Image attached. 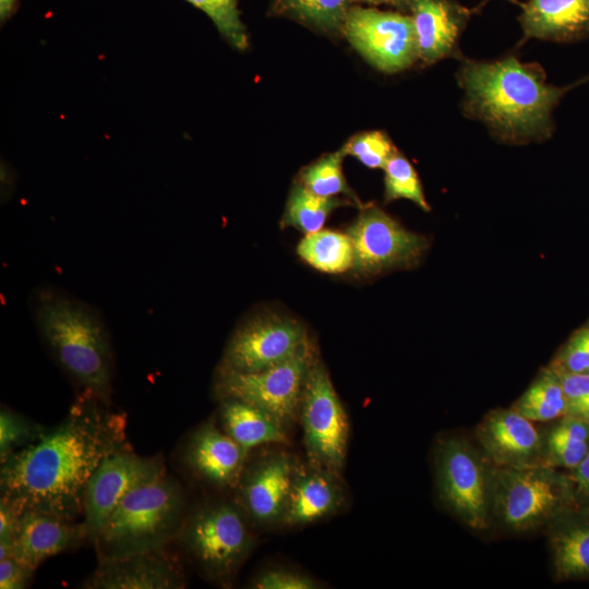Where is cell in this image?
<instances>
[{
  "label": "cell",
  "instance_id": "f546056e",
  "mask_svg": "<svg viewBox=\"0 0 589 589\" xmlns=\"http://www.w3.org/2000/svg\"><path fill=\"white\" fill-rule=\"evenodd\" d=\"M384 171V196L386 202L406 199L416 203L423 211H430L418 173L402 154L397 152L388 160Z\"/></svg>",
  "mask_w": 589,
  "mask_h": 589
},
{
  "label": "cell",
  "instance_id": "ffe728a7",
  "mask_svg": "<svg viewBox=\"0 0 589 589\" xmlns=\"http://www.w3.org/2000/svg\"><path fill=\"white\" fill-rule=\"evenodd\" d=\"M419 60L434 63L454 52L470 11L454 0H410Z\"/></svg>",
  "mask_w": 589,
  "mask_h": 589
},
{
  "label": "cell",
  "instance_id": "ba28073f",
  "mask_svg": "<svg viewBox=\"0 0 589 589\" xmlns=\"http://www.w3.org/2000/svg\"><path fill=\"white\" fill-rule=\"evenodd\" d=\"M315 360L308 341L288 360L257 372L218 369L215 392L219 399L235 398L254 405L285 426L297 419L308 372Z\"/></svg>",
  "mask_w": 589,
  "mask_h": 589
},
{
  "label": "cell",
  "instance_id": "b9f144b4",
  "mask_svg": "<svg viewBox=\"0 0 589 589\" xmlns=\"http://www.w3.org/2000/svg\"><path fill=\"white\" fill-rule=\"evenodd\" d=\"M587 327L589 328V324L587 325Z\"/></svg>",
  "mask_w": 589,
  "mask_h": 589
},
{
  "label": "cell",
  "instance_id": "d6a6232c",
  "mask_svg": "<svg viewBox=\"0 0 589 589\" xmlns=\"http://www.w3.org/2000/svg\"><path fill=\"white\" fill-rule=\"evenodd\" d=\"M45 428L22 414L1 407L0 410V461L36 441Z\"/></svg>",
  "mask_w": 589,
  "mask_h": 589
},
{
  "label": "cell",
  "instance_id": "8d00e7d4",
  "mask_svg": "<svg viewBox=\"0 0 589 589\" xmlns=\"http://www.w3.org/2000/svg\"><path fill=\"white\" fill-rule=\"evenodd\" d=\"M22 513L9 498L0 497V560L13 553Z\"/></svg>",
  "mask_w": 589,
  "mask_h": 589
},
{
  "label": "cell",
  "instance_id": "836d02e7",
  "mask_svg": "<svg viewBox=\"0 0 589 589\" xmlns=\"http://www.w3.org/2000/svg\"><path fill=\"white\" fill-rule=\"evenodd\" d=\"M556 372L589 373V328L576 330L549 364Z\"/></svg>",
  "mask_w": 589,
  "mask_h": 589
},
{
  "label": "cell",
  "instance_id": "52a82bcc",
  "mask_svg": "<svg viewBox=\"0 0 589 589\" xmlns=\"http://www.w3.org/2000/svg\"><path fill=\"white\" fill-rule=\"evenodd\" d=\"M437 493L443 504L473 530L492 521L493 468L467 441L443 440L434 455Z\"/></svg>",
  "mask_w": 589,
  "mask_h": 589
},
{
  "label": "cell",
  "instance_id": "83f0119b",
  "mask_svg": "<svg viewBox=\"0 0 589 589\" xmlns=\"http://www.w3.org/2000/svg\"><path fill=\"white\" fill-rule=\"evenodd\" d=\"M350 200L323 197L296 182L290 190L281 218V227H294L305 235L323 228L327 217L340 206L353 205Z\"/></svg>",
  "mask_w": 589,
  "mask_h": 589
},
{
  "label": "cell",
  "instance_id": "5bb4252c",
  "mask_svg": "<svg viewBox=\"0 0 589 589\" xmlns=\"http://www.w3.org/2000/svg\"><path fill=\"white\" fill-rule=\"evenodd\" d=\"M476 437L495 467L541 465L542 435L531 420L514 408L490 411L478 424Z\"/></svg>",
  "mask_w": 589,
  "mask_h": 589
},
{
  "label": "cell",
  "instance_id": "e575fe53",
  "mask_svg": "<svg viewBox=\"0 0 589 589\" xmlns=\"http://www.w3.org/2000/svg\"><path fill=\"white\" fill-rule=\"evenodd\" d=\"M556 373L560 376L566 400V414L589 422V373Z\"/></svg>",
  "mask_w": 589,
  "mask_h": 589
},
{
  "label": "cell",
  "instance_id": "9a60e30c",
  "mask_svg": "<svg viewBox=\"0 0 589 589\" xmlns=\"http://www.w3.org/2000/svg\"><path fill=\"white\" fill-rule=\"evenodd\" d=\"M294 461L275 453L244 468L239 484V505L257 525L281 522L290 493Z\"/></svg>",
  "mask_w": 589,
  "mask_h": 589
},
{
  "label": "cell",
  "instance_id": "8fae6325",
  "mask_svg": "<svg viewBox=\"0 0 589 589\" xmlns=\"http://www.w3.org/2000/svg\"><path fill=\"white\" fill-rule=\"evenodd\" d=\"M346 233L354 251L351 269L362 275L412 267L429 247L426 237L407 230L375 205H363Z\"/></svg>",
  "mask_w": 589,
  "mask_h": 589
},
{
  "label": "cell",
  "instance_id": "ac0fdd59",
  "mask_svg": "<svg viewBox=\"0 0 589 589\" xmlns=\"http://www.w3.org/2000/svg\"><path fill=\"white\" fill-rule=\"evenodd\" d=\"M248 452L223 429L205 423L195 430L187 445L185 462L192 472L217 488H237Z\"/></svg>",
  "mask_w": 589,
  "mask_h": 589
},
{
  "label": "cell",
  "instance_id": "9c48e42d",
  "mask_svg": "<svg viewBox=\"0 0 589 589\" xmlns=\"http://www.w3.org/2000/svg\"><path fill=\"white\" fill-rule=\"evenodd\" d=\"M299 412L310 462L339 473L347 456L349 423L329 374L316 358L305 378Z\"/></svg>",
  "mask_w": 589,
  "mask_h": 589
},
{
  "label": "cell",
  "instance_id": "5b68a950",
  "mask_svg": "<svg viewBox=\"0 0 589 589\" xmlns=\"http://www.w3.org/2000/svg\"><path fill=\"white\" fill-rule=\"evenodd\" d=\"M578 508L569 473L542 465L493 468L492 518L508 531L549 527Z\"/></svg>",
  "mask_w": 589,
  "mask_h": 589
},
{
  "label": "cell",
  "instance_id": "1f68e13d",
  "mask_svg": "<svg viewBox=\"0 0 589 589\" xmlns=\"http://www.w3.org/2000/svg\"><path fill=\"white\" fill-rule=\"evenodd\" d=\"M345 155L356 157L369 168H382L398 152L383 131H364L351 136L341 147Z\"/></svg>",
  "mask_w": 589,
  "mask_h": 589
},
{
  "label": "cell",
  "instance_id": "2e32d148",
  "mask_svg": "<svg viewBox=\"0 0 589 589\" xmlns=\"http://www.w3.org/2000/svg\"><path fill=\"white\" fill-rule=\"evenodd\" d=\"M184 586L179 564L163 550L99 561L84 582L89 589H178Z\"/></svg>",
  "mask_w": 589,
  "mask_h": 589
},
{
  "label": "cell",
  "instance_id": "7c38bea8",
  "mask_svg": "<svg viewBox=\"0 0 589 589\" xmlns=\"http://www.w3.org/2000/svg\"><path fill=\"white\" fill-rule=\"evenodd\" d=\"M166 473L161 456L144 457L129 446L103 459L85 492L83 524L88 541L94 542L113 509L135 488Z\"/></svg>",
  "mask_w": 589,
  "mask_h": 589
},
{
  "label": "cell",
  "instance_id": "ab89813d",
  "mask_svg": "<svg viewBox=\"0 0 589 589\" xmlns=\"http://www.w3.org/2000/svg\"><path fill=\"white\" fill-rule=\"evenodd\" d=\"M352 3H365V4H370V5H381V4H385V5H390L395 9H397V11H400V12H409V3H410V0H350Z\"/></svg>",
  "mask_w": 589,
  "mask_h": 589
},
{
  "label": "cell",
  "instance_id": "7a4b0ae2",
  "mask_svg": "<svg viewBox=\"0 0 589 589\" xmlns=\"http://www.w3.org/2000/svg\"><path fill=\"white\" fill-rule=\"evenodd\" d=\"M457 79L465 113L502 141L521 144L551 134L552 110L565 89L548 84L541 65L515 57L464 60Z\"/></svg>",
  "mask_w": 589,
  "mask_h": 589
},
{
  "label": "cell",
  "instance_id": "4dcf8cb0",
  "mask_svg": "<svg viewBox=\"0 0 589 589\" xmlns=\"http://www.w3.org/2000/svg\"><path fill=\"white\" fill-rule=\"evenodd\" d=\"M185 1L204 12L229 45L239 50L248 48L249 36L241 20L238 0Z\"/></svg>",
  "mask_w": 589,
  "mask_h": 589
},
{
  "label": "cell",
  "instance_id": "60d3db41",
  "mask_svg": "<svg viewBox=\"0 0 589 589\" xmlns=\"http://www.w3.org/2000/svg\"><path fill=\"white\" fill-rule=\"evenodd\" d=\"M17 0H0V21L5 23L16 11Z\"/></svg>",
  "mask_w": 589,
  "mask_h": 589
},
{
  "label": "cell",
  "instance_id": "d4e9b609",
  "mask_svg": "<svg viewBox=\"0 0 589 589\" xmlns=\"http://www.w3.org/2000/svg\"><path fill=\"white\" fill-rule=\"evenodd\" d=\"M350 0H271V13L288 17L314 31L342 35Z\"/></svg>",
  "mask_w": 589,
  "mask_h": 589
},
{
  "label": "cell",
  "instance_id": "603a6c76",
  "mask_svg": "<svg viewBox=\"0 0 589 589\" xmlns=\"http://www.w3.org/2000/svg\"><path fill=\"white\" fill-rule=\"evenodd\" d=\"M220 401L221 429L248 453L261 445L287 442L285 425L272 414L239 399Z\"/></svg>",
  "mask_w": 589,
  "mask_h": 589
},
{
  "label": "cell",
  "instance_id": "e0dca14e",
  "mask_svg": "<svg viewBox=\"0 0 589 589\" xmlns=\"http://www.w3.org/2000/svg\"><path fill=\"white\" fill-rule=\"evenodd\" d=\"M88 540L82 522L57 514L25 509L20 518L13 546L14 556L35 570L45 560L79 546Z\"/></svg>",
  "mask_w": 589,
  "mask_h": 589
},
{
  "label": "cell",
  "instance_id": "44dd1931",
  "mask_svg": "<svg viewBox=\"0 0 589 589\" xmlns=\"http://www.w3.org/2000/svg\"><path fill=\"white\" fill-rule=\"evenodd\" d=\"M524 39L573 41L589 36V0H528L518 17Z\"/></svg>",
  "mask_w": 589,
  "mask_h": 589
},
{
  "label": "cell",
  "instance_id": "74e56055",
  "mask_svg": "<svg viewBox=\"0 0 589 589\" xmlns=\"http://www.w3.org/2000/svg\"><path fill=\"white\" fill-rule=\"evenodd\" d=\"M35 570L14 556L0 560V588L23 589L27 587Z\"/></svg>",
  "mask_w": 589,
  "mask_h": 589
},
{
  "label": "cell",
  "instance_id": "6da1fadb",
  "mask_svg": "<svg viewBox=\"0 0 589 589\" xmlns=\"http://www.w3.org/2000/svg\"><path fill=\"white\" fill-rule=\"evenodd\" d=\"M127 419L82 393L64 419L16 450L0 469L1 496L16 507L76 520L87 484L105 457L127 445Z\"/></svg>",
  "mask_w": 589,
  "mask_h": 589
},
{
  "label": "cell",
  "instance_id": "cb8c5ba5",
  "mask_svg": "<svg viewBox=\"0 0 589 589\" xmlns=\"http://www.w3.org/2000/svg\"><path fill=\"white\" fill-rule=\"evenodd\" d=\"M542 435L541 465L574 469L589 452V422L565 414Z\"/></svg>",
  "mask_w": 589,
  "mask_h": 589
},
{
  "label": "cell",
  "instance_id": "d6986e66",
  "mask_svg": "<svg viewBox=\"0 0 589 589\" xmlns=\"http://www.w3.org/2000/svg\"><path fill=\"white\" fill-rule=\"evenodd\" d=\"M345 501L339 473L309 464L294 466L283 525L303 526L336 513Z\"/></svg>",
  "mask_w": 589,
  "mask_h": 589
},
{
  "label": "cell",
  "instance_id": "3957f363",
  "mask_svg": "<svg viewBox=\"0 0 589 589\" xmlns=\"http://www.w3.org/2000/svg\"><path fill=\"white\" fill-rule=\"evenodd\" d=\"M34 323L49 352L82 389L109 405L113 349L103 315L89 303L56 286L32 294Z\"/></svg>",
  "mask_w": 589,
  "mask_h": 589
},
{
  "label": "cell",
  "instance_id": "f35d334b",
  "mask_svg": "<svg viewBox=\"0 0 589 589\" xmlns=\"http://www.w3.org/2000/svg\"><path fill=\"white\" fill-rule=\"evenodd\" d=\"M569 474L579 509L589 512V452Z\"/></svg>",
  "mask_w": 589,
  "mask_h": 589
},
{
  "label": "cell",
  "instance_id": "30bf717a",
  "mask_svg": "<svg viewBox=\"0 0 589 589\" xmlns=\"http://www.w3.org/2000/svg\"><path fill=\"white\" fill-rule=\"evenodd\" d=\"M342 35L373 67L396 73L419 59L417 35L410 14L352 4Z\"/></svg>",
  "mask_w": 589,
  "mask_h": 589
},
{
  "label": "cell",
  "instance_id": "277c9868",
  "mask_svg": "<svg viewBox=\"0 0 589 589\" xmlns=\"http://www.w3.org/2000/svg\"><path fill=\"white\" fill-rule=\"evenodd\" d=\"M181 485L165 474L128 493L94 540L98 560L106 561L163 550L184 520Z\"/></svg>",
  "mask_w": 589,
  "mask_h": 589
},
{
  "label": "cell",
  "instance_id": "8992f818",
  "mask_svg": "<svg viewBox=\"0 0 589 589\" xmlns=\"http://www.w3.org/2000/svg\"><path fill=\"white\" fill-rule=\"evenodd\" d=\"M247 518L239 504L208 502L184 517L177 537L207 577L229 584L254 543Z\"/></svg>",
  "mask_w": 589,
  "mask_h": 589
},
{
  "label": "cell",
  "instance_id": "484cf974",
  "mask_svg": "<svg viewBox=\"0 0 589 589\" xmlns=\"http://www.w3.org/2000/svg\"><path fill=\"white\" fill-rule=\"evenodd\" d=\"M297 253L309 265L330 274L352 268L354 260L349 236L328 229L305 235L297 247Z\"/></svg>",
  "mask_w": 589,
  "mask_h": 589
},
{
  "label": "cell",
  "instance_id": "4fadbf2b",
  "mask_svg": "<svg viewBox=\"0 0 589 589\" xmlns=\"http://www.w3.org/2000/svg\"><path fill=\"white\" fill-rule=\"evenodd\" d=\"M308 341L300 323L278 315H257L235 330L218 369L262 371L288 360Z\"/></svg>",
  "mask_w": 589,
  "mask_h": 589
},
{
  "label": "cell",
  "instance_id": "d590c367",
  "mask_svg": "<svg viewBox=\"0 0 589 589\" xmlns=\"http://www.w3.org/2000/svg\"><path fill=\"white\" fill-rule=\"evenodd\" d=\"M251 588L255 589H315L320 584L312 577L290 569H267L256 576Z\"/></svg>",
  "mask_w": 589,
  "mask_h": 589
},
{
  "label": "cell",
  "instance_id": "7402d4cb",
  "mask_svg": "<svg viewBox=\"0 0 589 589\" xmlns=\"http://www.w3.org/2000/svg\"><path fill=\"white\" fill-rule=\"evenodd\" d=\"M548 528L555 577L558 580L589 579V512L575 509Z\"/></svg>",
  "mask_w": 589,
  "mask_h": 589
},
{
  "label": "cell",
  "instance_id": "f1b7e54d",
  "mask_svg": "<svg viewBox=\"0 0 589 589\" xmlns=\"http://www.w3.org/2000/svg\"><path fill=\"white\" fill-rule=\"evenodd\" d=\"M346 155L342 149L325 154L300 172V182L312 193L323 197L345 195L354 205L363 206L353 190L348 185L342 172V160Z\"/></svg>",
  "mask_w": 589,
  "mask_h": 589
},
{
  "label": "cell",
  "instance_id": "4316f807",
  "mask_svg": "<svg viewBox=\"0 0 589 589\" xmlns=\"http://www.w3.org/2000/svg\"><path fill=\"white\" fill-rule=\"evenodd\" d=\"M531 421H553L566 414V400L558 374L549 365L513 405Z\"/></svg>",
  "mask_w": 589,
  "mask_h": 589
}]
</instances>
